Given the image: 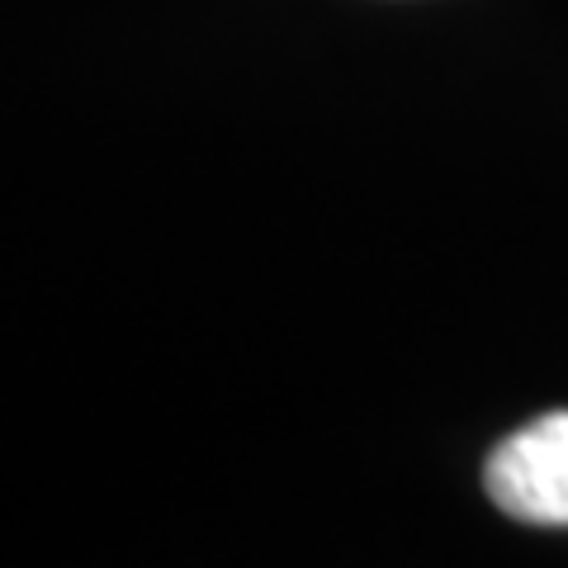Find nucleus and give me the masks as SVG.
Listing matches in <instances>:
<instances>
[{"mask_svg":"<svg viewBox=\"0 0 568 568\" xmlns=\"http://www.w3.org/2000/svg\"><path fill=\"white\" fill-rule=\"evenodd\" d=\"M484 488L507 517L568 526V413H549L511 432L488 455Z\"/></svg>","mask_w":568,"mask_h":568,"instance_id":"nucleus-1","label":"nucleus"}]
</instances>
